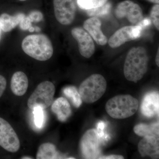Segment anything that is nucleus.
Returning a JSON list of instances; mask_svg holds the SVG:
<instances>
[{
	"instance_id": "obj_22",
	"label": "nucleus",
	"mask_w": 159,
	"mask_h": 159,
	"mask_svg": "<svg viewBox=\"0 0 159 159\" xmlns=\"http://www.w3.org/2000/svg\"><path fill=\"white\" fill-rule=\"evenodd\" d=\"M111 6L109 3H106L103 5L98 8L88 9L87 14L91 17H97L103 16L108 14L111 9Z\"/></svg>"
},
{
	"instance_id": "obj_4",
	"label": "nucleus",
	"mask_w": 159,
	"mask_h": 159,
	"mask_svg": "<svg viewBox=\"0 0 159 159\" xmlns=\"http://www.w3.org/2000/svg\"><path fill=\"white\" fill-rule=\"evenodd\" d=\"M107 83L104 77L99 74H94L84 80L79 89L82 101L87 103L96 102L105 93Z\"/></svg>"
},
{
	"instance_id": "obj_1",
	"label": "nucleus",
	"mask_w": 159,
	"mask_h": 159,
	"mask_svg": "<svg viewBox=\"0 0 159 159\" xmlns=\"http://www.w3.org/2000/svg\"><path fill=\"white\" fill-rule=\"evenodd\" d=\"M147 51L142 47H134L129 51L124 65V74L129 81L136 83L144 77L148 69Z\"/></svg>"
},
{
	"instance_id": "obj_19",
	"label": "nucleus",
	"mask_w": 159,
	"mask_h": 159,
	"mask_svg": "<svg viewBox=\"0 0 159 159\" xmlns=\"http://www.w3.org/2000/svg\"><path fill=\"white\" fill-rule=\"evenodd\" d=\"M62 158L56 150L55 145L50 143L43 144L38 150L36 159H53Z\"/></svg>"
},
{
	"instance_id": "obj_6",
	"label": "nucleus",
	"mask_w": 159,
	"mask_h": 159,
	"mask_svg": "<svg viewBox=\"0 0 159 159\" xmlns=\"http://www.w3.org/2000/svg\"><path fill=\"white\" fill-rule=\"evenodd\" d=\"M143 28L137 24L136 26H127L122 27L114 33L108 41L112 48H116L125 43L138 39L141 36Z\"/></svg>"
},
{
	"instance_id": "obj_14",
	"label": "nucleus",
	"mask_w": 159,
	"mask_h": 159,
	"mask_svg": "<svg viewBox=\"0 0 159 159\" xmlns=\"http://www.w3.org/2000/svg\"><path fill=\"white\" fill-rule=\"evenodd\" d=\"M139 153L142 157H158L159 138L154 136L144 137L138 145Z\"/></svg>"
},
{
	"instance_id": "obj_7",
	"label": "nucleus",
	"mask_w": 159,
	"mask_h": 159,
	"mask_svg": "<svg viewBox=\"0 0 159 159\" xmlns=\"http://www.w3.org/2000/svg\"><path fill=\"white\" fill-rule=\"evenodd\" d=\"M53 6L55 18L58 22L64 25L73 22L76 12L74 0H53Z\"/></svg>"
},
{
	"instance_id": "obj_29",
	"label": "nucleus",
	"mask_w": 159,
	"mask_h": 159,
	"mask_svg": "<svg viewBox=\"0 0 159 159\" xmlns=\"http://www.w3.org/2000/svg\"><path fill=\"white\" fill-rule=\"evenodd\" d=\"M149 2L153 3V4H159V0H146Z\"/></svg>"
},
{
	"instance_id": "obj_25",
	"label": "nucleus",
	"mask_w": 159,
	"mask_h": 159,
	"mask_svg": "<svg viewBox=\"0 0 159 159\" xmlns=\"http://www.w3.org/2000/svg\"><path fill=\"white\" fill-rule=\"evenodd\" d=\"M150 20L158 31L159 30V5L155 4L150 11Z\"/></svg>"
},
{
	"instance_id": "obj_30",
	"label": "nucleus",
	"mask_w": 159,
	"mask_h": 159,
	"mask_svg": "<svg viewBox=\"0 0 159 159\" xmlns=\"http://www.w3.org/2000/svg\"><path fill=\"white\" fill-rule=\"evenodd\" d=\"M21 159H33V158L29 156H24L22 157Z\"/></svg>"
},
{
	"instance_id": "obj_27",
	"label": "nucleus",
	"mask_w": 159,
	"mask_h": 159,
	"mask_svg": "<svg viewBox=\"0 0 159 159\" xmlns=\"http://www.w3.org/2000/svg\"><path fill=\"white\" fill-rule=\"evenodd\" d=\"M99 159H124L123 157L121 155H112L108 156L99 157Z\"/></svg>"
},
{
	"instance_id": "obj_18",
	"label": "nucleus",
	"mask_w": 159,
	"mask_h": 159,
	"mask_svg": "<svg viewBox=\"0 0 159 159\" xmlns=\"http://www.w3.org/2000/svg\"><path fill=\"white\" fill-rule=\"evenodd\" d=\"M159 122L151 124L140 123L134 126L135 133L141 137L154 136L159 138Z\"/></svg>"
},
{
	"instance_id": "obj_8",
	"label": "nucleus",
	"mask_w": 159,
	"mask_h": 159,
	"mask_svg": "<svg viewBox=\"0 0 159 159\" xmlns=\"http://www.w3.org/2000/svg\"><path fill=\"white\" fill-rule=\"evenodd\" d=\"M0 146L9 152L19 150L20 142L17 134L11 125L0 117Z\"/></svg>"
},
{
	"instance_id": "obj_12",
	"label": "nucleus",
	"mask_w": 159,
	"mask_h": 159,
	"mask_svg": "<svg viewBox=\"0 0 159 159\" xmlns=\"http://www.w3.org/2000/svg\"><path fill=\"white\" fill-rule=\"evenodd\" d=\"M102 23L97 17H92L84 21L83 27L93 39L100 46L107 44L108 39L101 30Z\"/></svg>"
},
{
	"instance_id": "obj_3",
	"label": "nucleus",
	"mask_w": 159,
	"mask_h": 159,
	"mask_svg": "<svg viewBox=\"0 0 159 159\" xmlns=\"http://www.w3.org/2000/svg\"><path fill=\"white\" fill-rule=\"evenodd\" d=\"M139 107V102L136 98L129 95H120L108 100L105 109L112 118L124 119L134 115Z\"/></svg>"
},
{
	"instance_id": "obj_10",
	"label": "nucleus",
	"mask_w": 159,
	"mask_h": 159,
	"mask_svg": "<svg viewBox=\"0 0 159 159\" xmlns=\"http://www.w3.org/2000/svg\"><path fill=\"white\" fill-rule=\"evenodd\" d=\"M97 129L87 131L80 141V149L83 156L86 159L99 158L101 153Z\"/></svg>"
},
{
	"instance_id": "obj_21",
	"label": "nucleus",
	"mask_w": 159,
	"mask_h": 159,
	"mask_svg": "<svg viewBox=\"0 0 159 159\" xmlns=\"http://www.w3.org/2000/svg\"><path fill=\"white\" fill-rule=\"evenodd\" d=\"M107 1L108 0H77V4L81 9L88 10L103 6Z\"/></svg>"
},
{
	"instance_id": "obj_32",
	"label": "nucleus",
	"mask_w": 159,
	"mask_h": 159,
	"mask_svg": "<svg viewBox=\"0 0 159 159\" xmlns=\"http://www.w3.org/2000/svg\"><path fill=\"white\" fill-rule=\"evenodd\" d=\"M20 1H22V2H24V1H27V0H19Z\"/></svg>"
},
{
	"instance_id": "obj_2",
	"label": "nucleus",
	"mask_w": 159,
	"mask_h": 159,
	"mask_svg": "<svg viewBox=\"0 0 159 159\" xmlns=\"http://www.w3.org/2000/svg\"><path fill=\"white\" fill-rule=\"evenodd\" d=\"M22 49L29 56L40 61H46L52 57L54 49L51 40L45 34H34L24 39Z\"/></svg>"
},
{
	"instance_id": "obj_23",
	"label": "nucleus",
	"mask_w": 159,
	"mask_h": 159,
	"mask_svg": "<svg viewBox=\"0 0 159 159\" xmlns=\"http://www.w3.org/2000/svg\"><path fill=\"white\" fill-rule=\"evenodd\" d=\"M33 110L34 124L37 128H42L44 125L45 120L43 109L40 107H34Z\"/></svg>"
},
{
	"instance_id": "obj_28",
	"label": "nucleus",
	"mask_w": 159,
	"mask_h": 159,
	"mask_svg": "<svg viewBox=\"0 0 159 159\" xmlns=\"http://www.w3.org/2000/svg\"><path fill=\"white\" fill-rule=\"evenodd\" d=\"M156 63L157 65L158 66V67L159 66V48H158L157 51V53L156 54V56L155 59Z\"/></svg>"
},
{
	"instance_id": "obj_5",
	"label": "nucleus",
	"mask_w": 159,
	"mask_h": 159,
	"mask_svg": "<svg viewBox=\"0 0 159 159\" xmlns=\"http://www.w3.org/2000/svg\"><path fill=\"white\" fill-rule=\"evenodd\" d=\"M55 92L53 83L49 81L41 83L28 99V107L32 110L37 107L43 109L48 108L53 102Z\"/></svg>"
},
{
	"instance_id": "obj_26",
	"label": "nucleus",
	"mask_w": 159,
	"mask_h": 159,
	"mask_svg": "<svg viewBox=\"0 0 159 159\" xmlns=\"http://www.w3.org/2000/svg\"><path fill=\"white\" fill-rule=\"evenodd\" d=\"M7 86V81L5 77L0 75V98L2 96Z\"/></svg>"
},
{
	"instance_id": "obj_24",
	"label": "nucleus",
	"mask_w": 159,
	"mask_h": 159,
	"mask_svg": "<svg viewBox=\"0 0 159 159\" xmlns=\"http://www.w3.org/2000/svg\"><path fill=\"white\" fill-rule=\"evenodd\" d=\"M106 123L103 121H100L97 124V133L100 143H104L108 142L110 137L106 131Z\"/></svg>"
},
{
	"instance_id": "obj_20",
	"label": "nucleus",
	"mask_w": 159,
	"mask_h": 159,
	"mask_svg": "<svg viewBox=\"0 0 159 159\" xmlns=\"http://www.w3.org/2000/svg\"><path fill=\"white\" fill-rule=\"evenodd\" d=\"M63 93L67 97L71 99L73 105L78 108L82 104V100L79 92L74 86H69L63 90Z\"/></svg>"
},
{
	"instance_id": "obj_16",
	"label": "nucleus",
	"mask_w": 159,
	"mask_h": 159,
	"mask_svg": "<svg viewBox=\"0 0 159 159\" xmlns=\"http://www.w3.org/2000/svg\"><path fill=\"white\" fill-rule=\"evenodd\" d=\"M51 110L61 122L66 121L72 113L70 103L63 97H60L54 101L51 106Z\"/></svg>"
},
{
	"instance_id": "obj_9",
	"label": "nucleus",
	"mask_w": 159,
	"mask_h": 159,
	"mask_svg": "<svg viewBox=\"0 0 159 159\" xmlns=\"http://www.w3.org/2000/svg\"><path fill=\"white\" fill-rule=\"evenodd\" d=\"M117 18H125L131 24L136 25L144 19L142 8L130 0H125L117 5L115 11Z\"/></svg>"
},
{
	"instance_id": "obj_13",
	"label": "nucleus",
	"mask_w": 159,
	"mask_h": 159,
	"mask_svg": "<svg viewBox=\"0 0 159 159\" xmlns=\"http://www.w3.org/2000/svg\"><path fill=\"white\" fill-rule=\"evenodd\" d=\"M141 112L145 116L151 118L159 116V94L158 92H152L146 94L141 105Z\"/></svg>"
},
{
	"instance_id": "obj_15",
	"label": "nucleus",
	"mask_w": 159,
	"mask_h": 159,
	"mask_svg": "<svg viewBox=\"0 0 159 159\" xmlns=\"http://www.w3.org/2000/svg\"><path fill=\"white\" fill-rule=\"evenodd\" d=\"M29 87V79L22 71L15 72L12 75L10 82L11 92L14 95L21 97L25 95Z\"/></svg>"
},
{
	"instance_id": "obj_11",
	"label": "nucleus",
	"mask_w": 159,
	"mask_h": 159,
	"mask_svg": "<svg viewBox=\"0 0 159 159\" xmlns=\"http://www.w3.org/2000/svg\"><path fill=\"white\" fill-rule=\"evenodd\" d=\"M71 34L77 41L80 54L85 58L93 56L95 51L93 40L88 32L80 27H75L71 30Z\"/></svg>"
},
{
	"instance_id": "obj_17",
	"label": "nucleus",
	"mask_w": 159,
	"mask_h": 159,
	"mask_svg": "<svg viewBox=\"0 0 159 159\" xmlns=\"http://www.w3.org/2000/svg\"><path fill=\"white\" fill-rule=\"evenodd\" d=\"M25 17V15L22 13L13 16L3 13L0 16V29L4 32H10L20 25Z\"/></svg>"
},
{
	"instance_id": "obj_31",
	"label": "nucleus",
	"mask_w": 159,
	"mask_h": 159,
	"mask_svg": "<svg viewBox=\"0 0 159 159\" xmlns=\"http://www.w3.org/2000/svg\"><path fill=\"white\" fill-rule=\"evenodd\" d=\"M1 35H2V34H1V29H0V40L1 39Z\"/></svg>"
}]
</instances>
